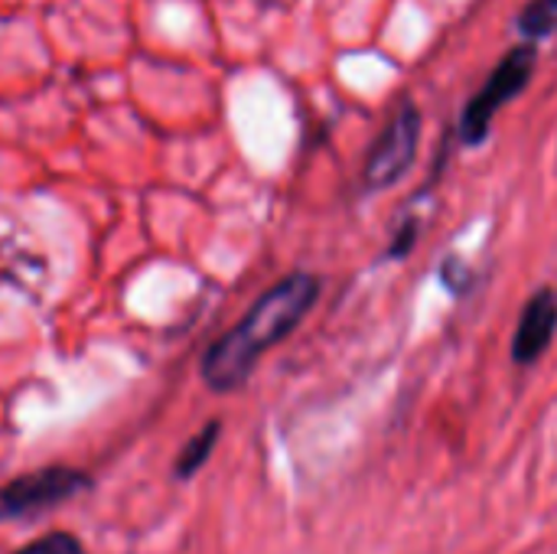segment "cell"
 <instances>
[{
    "instance_id": "8",
    "label": "cell",
    "mask_w": 557,
    "mask_h": 554,
    "mask_svg": "<svg viewBox=\"0 0 557 554\" xmlns=\"http://www.w3.org/2000/svg\"><path fill=\"white\" fill-rule=\"evenodd\" d=\"M418 235H421V222H418V219H405V222H401V229L395 232L392 245L385 248L382 261H405V258L414 251V245H418Z\"/></svg>"
},
{
    "instance_id": "4",
    "label": "cell",
    "mask_w": 557,
    "mask_h": 554,
    "mask_svg": "<svg viewBox=\"0 0 557 554\" xmlns=\"http://www.w3.org/2000/svg\"><path fill=\"white\" fill-rule=\"evenodd\" d=\"M91 480L72 467H46L26 477H16L0 493V519H36L72 496L85 493Z\"/></svg>"
},
{
    "instance_id": "1",
    "label": "cell",
    "mask_w": 557,
    "mask_h": 554,
    "mask_svg": "<svg viewBox=\"0 0 557 554\" xmlns=\"http://www.w3.org/2000/svg\"><path fill=\"white\" fill-rule=\"evenodd\" d=\"M320 294H323V281L313 271H294L281 278L251 304V310L228 333H222L206 349L199 366L202 382L219 395L238 392L251 379L261 356L281 346L307 320Z\"/></svg>"
},
{
    "instance_id": "6",
    "label": "cell",
    "mask_w": 557,
    "mask_h": 554,
    "mask_svg": "<svg viewBox=\"0 0 557 554\" xmlns=\"http://www.w3.org/2000/svg\"><path fill=\"white\" fill-rule=\"evenodd\" d=\"M219 431H222V424H219V421H209V424L180 451V457H176V477L189 480L193 473H199V470L206 467V460H209L212 451H215Z\"/></svg>"
},
{
    "instance_id": "9",
    "label": "cell",
    "mask_w": 557,
    "mask_h": 554,
    "mask_svg": "<svg viewBox=\"0 0 557 554\" xmlns=\"http://www.w3.org/2000/svg\"><path fill=\"white\" fill-rule=\"evenodd\" d=\"M16 554H85V549L78 545V539H75V535L52 532V535H46V539H39V542L26 545L23 552H16Z\"/></svg>"
},
{
    "instance_id": "3",
    "label": "cell",
    "mask_w": 557,
    "mask_h": 554,
    "mask_svg": "<svg viewBox=\"0 0 557 554\" xmlns=\"http://www.w3.org/2000/svg\"><path fill=\"white\" fill-rule=\"evenodd\" d=\"M421 131H424L421 108L411 98H405L395 108L385 131L379 134V140L366 153V167H362L366 189H392L414 167L421 150Z\"/></svg>"
},
{
    "instance_id": "2",
    "label": "cell",
    "mask_w": 557,
    "mask_h": 554,
    "mask_svg": "<svg viewBox=\"0 0 557 554\" xmlns=\"http://www.w3.org/2000/svg\"><path fill=\"white\" fill-rule=\"evenodd\" d=\"M535 69H539V42L535 39H525L519 42L516 49H509L499 65L486 75L483 88L463 104L460 111V121H457V137L460 144L467 147H480L486 144L490 131H493V121L496 114L525 95V88L532 85L535 78Z\"/></svg>"
},
{
    "instance_id": "5",
    "label": "cell",
    "mask_w": 557,
    "mask_h": 554,
    "mask_svg": "<svg viewBox=\"0 0 557 554\" xmlns=\"http://www.w3.org/2000/svg\"><path fill=\"white\" fill-rule=\"evenodd\" d=\"M557 333V287H539L525 307L522 317L516 323L512 333V362L529 369L535 366L555 343Z\"/></svg>"
},
{
    "instance_id": "7",
    "label": "cell",
    "mask_w": 557,
    "mask_h": 554,
    "mask_svg": "<svg viewBox=\"0 0 557 554\" xmlns=\"http://www.w3.org/2000/svg\"><path fill=\"white\" fill-rule=\"evenodd\" d=\"M525 39H548L557 29V0H529V7L516 20Z\"/></svg>"
},
{
    "instance_id": "10",
    "label": "cell",
    "mask_w": 557,
    "mask_h": 554,
    "mask_svg": "<svg viewBox=\"0 0 557 554\" xmlns=\"http://www.w3.org/2000/svg\"><path fill=\"white\" fill-rule=\"evenodd\" d=\"M441 281L450 294H467L470 284H473V271L460 261V258H447L441 264Z\"/></svg>"
}]
</instances>
